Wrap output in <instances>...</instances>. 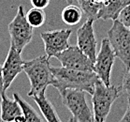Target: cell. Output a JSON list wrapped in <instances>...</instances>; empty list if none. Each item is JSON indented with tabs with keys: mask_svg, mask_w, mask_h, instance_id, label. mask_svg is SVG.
<instances>
[{
	"mask_svg": "<svg viewBox=\"0 0 130 122\" xmlns=\"http://www.w3.org/2000/svg\"><path fill=\"white\" fill-rule=\"evenodd\" d=\"M51 71L54 77L53 86L58 92L66 88L83 90L88 94H93L95 83L99 80L95 72L79 71L64 67H53Z\"/></svg>",
	"mask_w": 130,
	"mask_h": 122,
	"instance_id": "obj_1",
	"label": "cell"
},
{
	"mask_svg": "<svg viewBox=\"0 0 130 122\" xmlns=\"http://www.w3.org/2000/svg\"><path fill=\"white\" fill-rule=\"evenodd\" d=\"M24 72L29 79L30 90L27 95L31 98L46 93L48 86H53L54 83L49 58L46 56H40L29 61H24Z\"/></svg>",
	"mask_w": 130,
	"mask_h": 122,
	"instance_id": "obj_2",
	"label": "cell"
},
{
	"mask_svg": "<svg viewBox=\"0 0 130 122\" xmlns=\"http://www.w3.org/2000/svg\"><path fill=\"white\" fill-rule=\"evenodd\" d=\"M122 95L120 86H107L101 80L95 83L92 94L94 122H106L114 101Z\"/></svg>",
	"mask_w": 130,
	"mask_h": 122,
	"instance_id": "obj_3",
	"label": "cell"
},
{
	"mask_svg": "<svg viewBox=\"0 0 130 122\" xmlns=\"http://www.w3.org/2000/svg\"><path fill=\"white\" fill-rule=\"evenodd\" d=\"M62 102L70 111L72 117L77 122H94L93 109L90 108L83 90L66 88L59 91Z\"/></svg>",
	"mask_w": 130,
	"mask_h": 122,
	"instance_id": "obj_4",
	"label": "cell"
},
{
	"mask_svg": "<svg viewBox=\"0 0 130 122\" xmlns=\"http://www.w3.org/2000/svg\"><path fill=\"white\" fill-rule=\"evenodd\" d=\"M8 31L10 37V44L18 52L23 53L33 39V27L27 22L23 5L18 7L17 13L8 25Z\"/></svg>",
	"mask_w": 130,
	"mask_h": 122,
	"instance_id": "obj_5",
	"label": "cell"
},
{
	"mask_svg": "<svg viewBox=\"0 0 130 122\" xmlns=\"http://www.w3.org/2000/svg\"><path fill=\"white\" fill-rule=\"evenodd\" d=\"M107 35L116 57L123 62L125 70L130 69V28L116 19Z\"/></svg>",
	"mask_w": 130,
	"mask_h": 122,
	"instance_id": "obj_6",
	"label": "cell"
},
{
	"mask_svg": "<svg viewBox=\"0 0 130 122\" xmlns=\"http://www.w3.org/2000/svg\"><path fill=\"white\" fill-rule=\"evenodd\" d=\"M115 57V53L109 43V39L104 38L94 63V72L96 73L99 80L102 81L107 86H110V75Z\"/></svg>",
	"mask_w": 130,
	"mask_h": 122,
	"instance_id": "obj_7",
	"label": "cell"
},
{
	"mask_svg": "<svg viewBox=\"0 0 130 122\" xmlns=\"http://www.w3.org/2000/svg\"><path fill=\"white\" fill-rule=\"evenodd\" d=\"M71 33V29H57L42 32L40 34V38L44 43L45 55L49 59L51 57H55L69 47L68 40Z\"/></svg>",
	"mask_w": 130,
	"mask_h": 122,
	"instance_id": "obj_8",
	"label": "cell"
},
{
	"mask_svg": "<svg viewBox=\"0 0 130 122\" xmlns=\"http://www.w3.org/2000/svg\"><path fill=\"white\" fill-rule=\"evenodd\" d=\"M62 67L79 71L94 72V62L86 56L77 45L67 48L55 57Z\"/></svg>",
	"mask_w": 130,
	"mask_h": 122,
	"instance_id": "obj_9",
	"label": "cell"
},
{
	"mask_svg": "<svg viewBox=\"0 0 130 122\" xmlns=\"http://www.w3.org/2000/svg\"><path fill=\"white\" fill-rule=\"evenodd\" d=\"M94 19L87 18V20L77 30V46L95 63L98 54V42L94 30Z\"/></svg>",
	"mask_w": 130,
	"mask_h": 122,
	"instance_id": "obj_10",
	"label": "cell"
},
{
	"mask_svg": "<svg viewBox=\"0 0 130 122\" xmlns=\"http://www.w3.org/2000/svg\"><path fill=\"white\" fill-rule=\"evenodd\" d=\"M22 53L18 52L10 44L9 53L7 55L6 60L2 66V74H3V85L4 90H7L11 86L13 81L18 75L24 72V60L22 57Z\"/></svg>",
	"mask_w": 130,
	"mask_h": 122,
	"instance_id": "obj_11",
	"label": "cell"
},
{
	"mask_svg": "<svg viewBox=\"0 0 130 122\" xmlns=\"http://www.w3.org/2000/svg\"><path fill=\"white\" fill-rule=\"evenodd\" d=\"M0 119L4 122H13L15 117L23 115L20 104L16 100H11L6 95V92L0 94Z\"/></svg>",
	"mask_w": 130,
	"mask_h": 122,
	"instance_id": "obj_12",
	"label": "cell"
},
{
	"mask_svg": "<svg viewBox=\"0 0 130 122\" xmlns=\"http://www.w3.org/2000/svg\"><path fill=\"white\" fill-rule=\"evenodd\" d=\"M130 4V0H106L98 14V19L116 20L124 7Z\"/></svg>",
	"mask_w": 130,
	"mask_h": 122,
	"instance_id": "obj_13",
	"label": "cell"
},
{
	"mask_svg": "<svg viewBox=\"0 0 130 122\" xmlns=\"http://www.w3.org/2000/svg\"><path fill=\"white\" fill-rule=\"evenodd\" d=\"M35 101L38 107L41 112L42 116H44L45 120L47 122H62L60 119L58 114H57L55 108L53 107V103L49 101V99L46 97V93H43L41 95L32 97Z\"/></svg>",
	"mask_w": 130,
	"mask_h": 122,
	"instance_id": "obj_14",
	"label": "cell"
},
{
	"mask_svg": "<svg viewBox=\"0 0 130 122\" xmlns=\"http://www.w3.org/2000/svg\"><path fill=\"white\" fill-rule=\"evenodd\" d=\"M83 17V10L80 7L70 4L63 9L61 12V19L62 21L68 25L73 26L80 22Z\"/></svg>",
	"mask_w": 130,
	"mask_h": 122,
	"instance_id": "obj_15",
	"label": "cell"
},
{
	"mask_svg": "<svg viewBox=\"0 0 130 122\" xmlns=\"http://www.w3.org/2000/svg\"><path fill=\"white\" fill-rule=\"evenodd\" d=\"M13 99L16 100L20 104L22 111H23V115L25 116L26 122H43L40 116H39V114L32 107V105H30L25 100L22 98L19 93H13Z\"/></svg>",
	"mask_w": 130,
	"mask_h": 122,
	"instance_id": "obj_16",
	"label": "cell"
},
{
	"mask_svg": "<svg viewBox=\"0 0 130 122\" xmlns=\"http://www.w3.org/2000/svg\"><path fill=\"white\" fill-rule=\"evenodd\" d=\"M80 9L84 12L87 18H91L94 20H98V14L101 9L103 4L96 3L93 0H78Z\"/></svg>",
	"mask_w": 130,
	"mask_h": 122,
	"instance_id": "obj_17",
	"label": "cell"
},
{
	"mask_svg": "<svg viewBox=\"0 0 130 122\" xmlns=\"http://www.w3.org/2000/svg\"><path fill=\"white\" fill-rule=\"evenodd\" d=\"M25 16H26L27 22L33 28L42 26L46 21V13L44 9L34 8V7L27 11Z\"/></svg>",
	"mask_w": 130,
	"mask_h": 122,
	"instance_id": "obj_18",
	"label": "cell"
},
{
	"mask_svg": "<svg viewBox=\"0 0 130 122\" xmlns=\"http://www.w3.org/2000/svg\"><path fill=\"white\" fill-rule=\"evenodd\" d=\"M122 94H124L127 98L130 97V69L125 71L124 77L122 79V83L120 86Z\"/></svg>",
	"mask_w": 130,
	"mask_h": 122,
	"instance_id": "obj_19",
	"label": "cell"
},
{
	"mask_svg": "<svg viewBox=\"0 0 130 122\" xmlns=\"http://www.w3.org/2000/svg\"><path fill=\"white\" fill-rule=\"evenodd\" d=\"M118 20L126 27L130 28V4L122 9L118 16Z\"/></svg>",
	"mask_w": 130,
	"mask_h": 122,
	"instance_id": "obj_20",
	"label": "cell"
},
{
	"mask_svg": "<svg viewBox=\"0 0 130 122\" xmlns=\"http://www.w3.org/2000/svg\"><path fill=\"white\" fill-rule=\"evenodd\" d=\"M51 0H30V3L34 8H38V9H46L49 4H50Z\"/></svg>",
	"mask_w": 130,
	"mask_h": 122,
	"instance_id": "obj_21",
	"label": "cell"
},
{
	"mask_svg": "<svg viewBox=\"0 0 130 122\" xmlns=\"http://www.w3.org/2000/svg\"><path fill=\"white\" fill-rule=\"evenodd\" d=\"M127 108L125 110V113L124 114L123 117L119 122H130V97L127 98Z\"/></svg>",
	"mask_w": 130,
	"mask_h": 122,
	"instance_id": "obj_22",
	"label": "cell"
},
{
	"mask_svg": "<svg viewBox=\"0 0 130 122\" xmlns=\"http://www.w3.org/2000/svg\"><path fill=\"white\" fill-rule=\"evenodd\" d=\"M3 92H6L4 90V85H3V74H2V67L0 66V94Z\"/></svg>",
	"mask_w": 130,
	"mask_h": 122,
	"instance_id": "obj_23",
	"label": "cell"
},
{
	"mask_svg": "<svg viewBox=\"0 0 130 122\" xmlns=\"http://www.w3.org/2000/svg\"><path fill=\"white\" fill-rule=\"evenodd\" d=\"M13 122H26V119H25V116L24 115H21V116H18L17 117H15Z\"/></svg>",
	"mask_w": 130,
	"mask_h": 122,
	"instance_id": "obj_24",
	"label": "cell"
},
{
	"mask_svg": "<svg viewBox=\"0 0 130 122\" xmlns=\"http://www.w3.org/2000/svg\"><path fill=\"white\" fill-rule=\"evenodd\" d=\"M93 1H95V2L99 3V4H104V2H105L106 0H93Z\"/></svg>",
	"mask_w": 130,
	"mask_h": 122,
	"instance_id": "obj_25",
	"label": "cell"
},
{
	"mask_svg": "<svg viewBox=\"0 0 130 122\" xmlns=\"http://www.w3.org/2000/svg\"><path fill=\"white\" fill-rule=\"evenodd\" d=\"M73 1L74 0H67V3L70 5V4H73Z\"/></svg>",
	"mask_w": 130,
	"mask_h": 122,
	"instance_id": "obj_26",
	"label": "cell"
},
{
	"mask_svg": "<svg viewBox=\"0 0 130 122\" xmlns=\"http://www.w3.org/2000/svg\"><path fill=\"white\" fill-rule=\"evenodd\" d=\"M0 122H4V121H2V120H1V119H0Z\"/></svg>",
	"mask_w": 130,
	"mask_h": 122,
	"instance_id": "obj_27",
	"label": "cell"
}]
</instances>
